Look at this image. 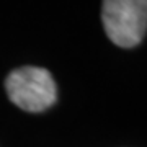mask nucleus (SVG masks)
Instances as JSON below:
<instances>
[{
  "label": "nucleus",
  "instance_id": "f257e3e1",
  "mask_svg": "<svg viewBox=\"0 0 147 147\" xmlns=\"http://www.w3.org/2000/svg\"><path fill=\"white\" fill-rule=\"evenodd\" d=\"M7 95L13 105L30 113H39L56 103L57 90L51 72L44 67L25 65L8 74Z\"/></svg>",
  "mask_w": 147,
  "mask_h": 147
},
{
  "label": "nucleus",
  "instance_id": "f03ea898",
  "mask_svg": "<svg viewBox=\"0 0 147 147\" xmlns=\"http://www.w3.org/2000/svg\"><path fill=\"white\" fill-rule=\"evenodd\" d=\"M101 21L116 46H137L147 30V0H103Z\"/></svg>",
  "mask_w": 147,
  "mask_h": 147
}]
</instances>
